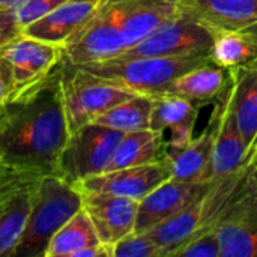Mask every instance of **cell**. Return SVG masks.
<instances>
[{
    "mask_svg": "<svg viewBox=\"0 0 257 257\" xmlns=\"http://www.w3.org/2000/svg\"><path fill=\"white\" fill-rule=\"evenodd\" d=\"M229 203L257 206V163L245 164L238 170L235 185L227 196L226 205Z\"/></svg>",
    "mask_w": 257,
    "mask_h": 257,
    "instance_id": "obj_27",
    "label": "cell"
},
{
    "mask_svg": "<svg viewBox=\"0 0 257 257\" xmlns=\"http://www.w3.org/2000/svg\"><path fill=\"white\" fill-rule=\"evenodd\" d=\"M83 209L89 215L99 241L113 245L133 233L139 212V202L104 193H81Z\"/></svg>",
    "mask_w": 257,
    "mask_h": 257,
    "instance_id": "obj_12",
    "label": "cell"
},
{
    "mask_svg": "<svg viewBox=\"0 0 257 257\" xmlns=\"http://www.w3.org/2000/svg\"><path fill=\"white\" fill-rule=\"evenodd\" d=\"M185 257H221L220 253V241L215 227H211L206 232L199 233L184 247H181L175 256Z\"/></svg>",
    "mask_w": 257,
    "mask_h": 257,
    "instance_id": "obj_28",
    "label": "cell"
},
{
    "mask_svg": "<svg viewBox=\"0 0 257 257\" xmlns=\"http://www.w3.org/2000/svg\"><path fill=\"white\" fill-rule=\"evenodd\" d=\"M8 105V99H6V90H5V84L2 81V77H0V114L2 111L5 110V107Z\"/></svg>",
    "mask_w": 257,
    "mask_h": 257,
    "instance_id": "obj_32",
    "label": "cell"
},
{
    "mask_svg": "<svg viewBox=\"0 0 257 257\" xmlns=\"http://www.w3.org/2000/svg\"><path fill=\"white\" fill-rule=\"evenodd\" d=\"M149 130L163 133L166 148H184L194 139L197 108L194 102L172 93L154 95Z\"/></svg>",
    "mask_w": 257,
    "mask_h": 257,
    "instance_id": "obj_15",
    "label": "cell"
},
{
    "mask_svg": "<svg viewBox=\"0 0 257 257\" xmlns=\"http://www.w3.org/2000/svg\"><path fill=\"white\" fill-rule=\"evenodd\" d=\"M83 208V194L60 176H41L33 188L30 214L14 257H44L51 238Z\"/></svg>",
    "mask_w": 257,
    "mask_h": 257,
    "instance_id": "obj_3",
    "label": "cell"
},
{
    "mask_svg": "<svg viewBox=\"0 0 257 257\" xmlns=\"http://www.w3.org/2000/svg\"><path fill=\"white\" fill-rule=\"evenodd\" d=\"M23 35L14 8H0V47Z\"/></svg>",
    "mask_w": 257,
    "mask_h": 257,
    "instance_id": "obj_31",
    "label": "cell"
},
{
    "mask_svg": "<svg viewBox=\"0 0 257 257\" xmlns=\"http://www.w3.org/2000/svg\"><path fill=\"white\" fill-rule=\"evenodd\" d=\"M24 0H0V8H17L18 5H21Z\"/></svg>",
    "mask_w": 257,
    "mask_h": 257,
    "instance_id": "obj_33",
    "label": "cell"
},
{
    "mask_svg": "<svg viewBox=\"0 0 257 257\" xmlns=\"http://www.w3.org/2000/svg\"><path fill=\"white\" fill-rule=\"evenodd\" d=\"M217 133L214 140L212 158L208 172V181L218 182L235 175L248 161V148L239 130L236 114L232 104V92L229 87L217 98Z\"/></svg>",
    "mask_w": 257,
    "mask_h": 257,
    "instance_id": "obj_9",
    "label": "cell"
},
{
    "mask_svg": "<svg viewBox=\"0 0 257 257\" xmlns=\"http://www.w3.org/2000/svg\"><path fill=\"white\" fill-rule=\"evenodd\" d=\"M257 163V137L256 142H254V146H253V151L250 154V158H248V163L247 164H256Z\"/></svg>",
    "mask_w": 257,
    "mask_h": 257,
    "instance_id": "obj_34",
    "label": "cell"
},
{
    "mask_svg": "<svg viewBox=\"0 0 257 257\" xmlns=\"http://www.w3.org/2000/svg\"><path fill=\"white\" fill-rule=\"evenodd\" d=\"M59 89L69 133L92 123L104 111L139 95L87 72L65 56L59 69Z\"/></svg>",
    "mask_w": 257,
    "mask_h": 257,
    "instance_id": "obj_6",
    "label": "cell"
},
{
    "mask_svg": "<svg viewBox=\"0 0 257 257\" xmlns=\"http://www.w3.org/2000/svg\"><path fill=\"white\" fill-rule=\"evenodd\" d=\"M182 11L214 33L257 35V0H182Z\"/></svg>",
    "mask_w": 257,
    "mask_h": 257,
    "instance_id": "obj_13",
    "label": "cell"
},
{
    "mask_svg": "<svg viewBox=\"0 0 257 257\" xmlns=\"http://www.w3.org/2000/svg\"><path fill=\"white\" fill-rule=\"evenodd\" d=\"M69 2H74V0H24L21 5L15 8L18 23L21 29H24L29 24L38 21L39 18L45 17L47 14L53 12L54 9Z\"/></svg>",
    "mask_w": 257,
    "mask_h": 257,
    "instance_id": "obj_29",
    "label": "cell"
},
{
    "mask_svg": "<svg viewBox=\"0 0 257 257\" xmlns=\"http://www.w3.org/2000/svg\"><path fill=\"white\" fill-rule=\"evenodd\" d=\"M230 92L236 120L250 158L257 137V62L230 69Z\"/></svg>",
    "mask_w": 257,
    "mask_h": 257,
    "instance_id": "obj_19",
    "label": "cell"
},
{
    "mask_svg": "<svg viewBox=\"0 0 257 257\" xmlns=\"http://www.w3.org/2000/svg\"><path fill=\"white\" fill-rule=\"evenodd\" d=\"M211 62L206 54H182V56H157L137 59H108L81 65L87 72L117 84L139 95H160L193 68Z\"/></svg>",
    "mask_w": 257,
    "mask_h": 257,
    "instance_id": "obj_4",
    "label": "cell"
},
{
    "mask_svg": "<svg viewBox=\"0 0 257 257\" xmlns=\"http://www.w3.org/2000/svg\"><path fill=\"white\" fill-rule=\"evenodd\" d=\"M98 0L69 2L23 29V33L63 48V45L92 18Z\"/></svg>",
    "mask_w": 257,
    "mask_h": 257,
    "instance_id": "obj_17",
    "label": "cell"
},
{
    "mask_svg": "<svg viewBox=\"0 0 257 257\" xmlns=\"http://www.w3.org/2000/svg\"><path fill=\"white\" fill-rule=\"evenodd\" d=\"M164 134L152 130L125 133L105 172L151 164L164 160Z\"/></svg>",
    "mask_w": 257,
    "mask_h": 257,
    "instance_id": "obj_21",
    "label": "cell"
},
{
    "mask_svg": "<svg viewBox=\"0 0 257 257\" xmlns=\"http://www.w3.org/2000/svg\"><path fill=\"white\" fill-rule=\"evenodd\" d=\"M36 182L26 185L0 206V257H14L27 224Z\"/></svg>",
    "mask_w": 257,
    "mask_h": 257,
    "instance_id": "obj_22",
    "label": "cell"
},
{
    "mask_svg": "<svg viewBox=\"0 0 257 257\" xmlns=\"http://www.w3.org/2000/svg\"><path fill=\"white\" fill-rule=\"evenodd\" d=\"M182 14V0H98L92 18L63 45L74 65L117 57Z\"/></svg>",
    "mask_w": 257,
    "mask_h": 257,
    "instance_id": "obj_2",
    "label": "cell"
},
{
    "mask_svg": "<svg viewBox=\"0 0 257 257\" xmlns=\"http://www.w3.org/2000/svg\"><path fill=\"white\" fill-rule=\"evenodd\" d=\"M208 193L181 212L172 215L170 218L158 223L157 226L145 232L164 250L166 257L175 256V253L181 247H184L202 232L209 211Z\"/></svg>",
    "mask_w": 257,
    "mask_h": 257,
    "instance_id": "obj_18",
    "label": "cell"
},
{
    "mask_svg": "<svg viewBox=\"0 0 257 257\" xmlns=\"http://www.w3.org/2000/svg\"><path fill=\"white\" fill-rule=\"evenodd\" d=\"M211 60L229 71L257 62V35L247 32L215 33Z\"/></svg>",
    "mask_w": 257,
    "mask_h": 257,
    "instance_id": "obj_24",
    "label": "cell"
},
{
    "mask_svg": "<svg viewBox=\"0 0 257 257\" xmlns=\"http://www.w3.org/2000/svg\"><path fill=\"white\" fill-rule=\"evenodd\" d=\"M230 84V71L212 60L190 69L176 78L164 93L190 99L191 102H208L217 99Z\"/></svg>",
    "mask_w": 257,
    "mask_h": 257,
    "instance_id": "obj_20",
    "label": "cell"
},
{
    "mask_svg": "<svg viewBox=\"0 0 257 257\" xmlns=\"http://www.w3.org/2000/svg\"><path fill=\"white\" fill-rule=\"evenodd\" d=\"M215 182L209 181H179L167 179L143 200L139 202V212L134 232L143 233L158 223L170 218L203 197Z\"/></svg>",
    "mask_w": 257,
    "mask_h": 257,
    "instance_id": "obj_11",
    "label": "cell"
},
{
    "mask_svg": "<svg viewBox=\"0 0 257 257\" xmlns=\"http://www.w3.org/2000/svg\"><path fill=\"white\" fill-rule=\"evenodd\" d=\"M102 242L99 241L89 215L81 208L51 238L44 257H72L78 250Z\"/></svg>",
    "mask_w": 257,
    "mask_h": 257,
    "instance_id": "obj_23",
    "label": "cell"
},
{
    "mask_svg": "<svg viewBox=\"0 0 257 257\" xmlns=\"http://www.w3.org/2000/svg\"><path fill=\"white\" fill-rule=\"evenodd\" d=\"M170 178L172 170L163 160L151 164L104 172L81 181L75 188L80 193H104L140 202Z\"/></svg>",
    "mask_w": 257,
    "mask_h": 257,
    "instance_id": "obj_10",
    "label": "cell"
},
{
    "mask_svg": "<svg viewBox=\"0 0 257 257\" xmlns=\"http://www.w3.org/2000/svg\"><path fill=\"white\" fill-rule=\"evenodd\" d=\"M154 98L149 95H136L98 116L92 123L113 128L120 133L149 130V119Z\"/></svg>",
    "mask_w": 257,
    "mask_h": 257,
    "instance_id": "obj_25",
    "label": "cell"
},
{
    "mask_svg": "<svg viewBox=\"0 0 257 257\" xmlns=\"http://www.w3.org/2000/svg\"><path fill=\"white\" fill-rule=\"evenodd\" d=\"M63 48L27 35L0 47V77L9 102L36 93L59 69Z\"/></svg>",
    "mask_w": 257,
    "mask_h": 257,
    "instance_id": "obj_5",
    "label": "cell"
},
{
    "mask_svg": "<svg viewBox=\"0 0 257 257\" xmlns=\"http://www.w3.org/2000/svg\"><path fill=\"white\" fill-rule=\"evenodd\" d=\"M217 123L218 114L217 108H214L211 122L199 137H194L184 148L164 146V161L172 170V178L179 181H208Z\"/></svg>",
    "mask_w": 257,
    "mask_h": 257,
    "instance_id": "obj_16",
    "label": "cell"
},
{
    "mask_svg": "<svg viewBox=\"0 0 257 257\" xmlns=\"http://www.w3.org/2000/svg\"><path fill=\"white\" fill-rule=\"evenodd\" d=\"M38 179L39 176L15 170L0 163V206L17 191Z\"/></svg>",
    "mask_w": 257,
    "mask_h": 257,
    "instance_id": "obj_30",
    "label": "cell"
},
{
    "mask_svg": "<svg viewBox=\"0 0 257 257\" xmlns=\"http://www.w3.org/2000/svg\"><path fill=\"white\" fill-rule=\"evenodd\" d=\"M212 227L218 235L221 257H257V206L229 203Z\"/></svg>",
    "mask_w": 257,
    "mask_h": 257,
    "instance_id": "obj_14",
    "label": "cell"
},
{
    "mask_svg": "<svg viewBox=\"0 0 257 257\" xmlns=\"http://www.w3.org/2000/svg\"><path fill=\"white\" fill-rule=\"evenodd\" d=\"M123 133L98 123H87L71 133L59 158V176L77 185L104 173Z\"/></svg>",
    "mask_w": 257,
    "mask_h": 257,
    "instance_id": "obj_7",
    "label": "cell"
},
{
    "mask_svg": "<svg viewBox=\"0 0 257 257\" xmlns=\"http://www.w3.org/2000/svg\"><path fill=\"white\" fill-rule=\"evenodd\" d=\"M111 257H166V254L148 233L133 232L113 245Z\"/></svg>",
    "mask_w": 257,
    "mask_h": 257,
    "instance_id": "obj_26",
    "label": "cell"
},
{
    "mask_svg": "<svg viewBox=\"0 0 257 257\" xmlns=\"http://www.w3.org/2000/svg\"><path fill=\"white\" fill-rule=\"evenodd\" d=\"M59 69L36 93L9 102L2 111V164L39 178L59 176V158L71 134L59 89Z\"/></svg>",
    "mask_w": 257,
    "mask_h": 257,
    "instance_id": "obj_1",
    "label": "cell"
},
{
    "mask_svg": "<svg viewBox=\"0 0 257 257\" xmlns=\"http://www.w3.org/2000/svg\"><path fill=\"white\" fill-rule=\"evenodd\" d=\"M215 33L182 11L173 20L166 21L139 44L113 59H137L157 56L206 54L211 56Z\"/></svg>",
    "mask_w": 257,
    "mask_h": 257,
    "instance_id": "obj_8",
    "label": "cell"
}]
</instances>
